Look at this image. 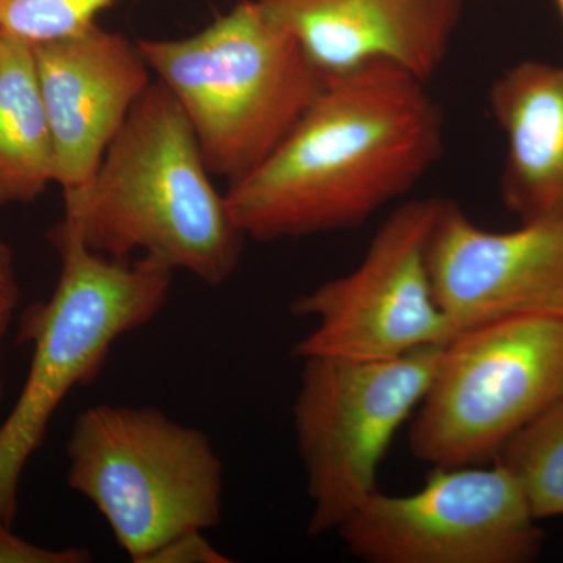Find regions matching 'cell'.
Segmentation results:
<instances>
[{
	"instance_id": "1",
	"label": "cell",
	"mask_w": 563,
	"mask_h": 563,
	"mask_svg": "<svg viewBox=\"0 0 563 563\" xmlns=\"http://www.w3.org/2000/svg\"><path fill=\"white\" fill-rule=\"evenodd\" d=\"M443 146L442 109L426 81L374 63L325 79L287 139L225 199L255 242L350 231L412 190Z\"/></svg>"
},
{
	"instance_id": "2",
	"label": "cell",
	"mask_w": 563,
	"mask_h": 563,
	"mask_svg": "<svg viewBox=\"0 0 563 563\" xmlns=\"http://www.w3.org/2000/svg\"><path fill=\"white\" fill-rule=\"evenodd\" d=\"M210 176L187 114L152 80L90 184L63 195L62 222L106 257L141 252L217 287L239 268L246 236Z\"/></svg>"
},
{
	"instance_id": "3",
	"label": "cell",
	"mask_w": 563,
	"mask_h": 563,
	"mask_svg": "<svg viewBox=\"0 0 563 563\" xmlns=\"http://www.w3.org/2000/svg\"><path fill=\"white\" fill-rule=\"evenodd\" d=\"M139 46L187 114L207 168L229 185L277 150L324 85L257 0H240L196 35Z\"/></svg>"
},
{
	"instance_id": "4",
	"label": "cell",
	"mask_w": 563,
	"mask_h": 563,
	"mask_svg": "<svg viewBox=\"0 0 563 563\" xmlns=\"http://www.w3.org/2000/svg\"><path fill=\"white\" fill-rule=\"evenodd\" d=\"M47 239L60 258L57 287L21 317L18 343L32 344L27 379L0 426V521L13 525L29 459L73 388L101 374L118 339L154 320L168 301L173 272L154 258L117 261L85 246L58 222Z\"/></svg>"
},
{
	"instance_id": "5",
	"label": "cell",
	"mask_w": 563,
	"mask_h": 563,
	"mask_svg": "<svg viewBox=\"0 0 563 563\" xmlns=\"http://www.w3.org/2000/svg\"><path fill=\"white\" fill-rule=\"evenodd\" d=\"M68 485L106 518L132 562L221 521L222 462L209 437L155 407H88L66 443Z\"/></svg>"
},
{
	"instance_id": "6",
	"label": "cell",
	"mask_w": 563,
	"mask_h": 563,
	"mask_svg": "<svg viewBox=\"0 0 563 563\" xmlns=\"http://www.w3.org/2000/svg\"><path fill=\"white\" fill-rule=\"evenodd\" d=\"M563 399V318L523 317L462 329L415 412L409 448L433 466L484 465Z\"/></svg>"
},
{
	"instance_id": "7",
	"label": "cell",
	"mask_w": 563,
	"mask_h": 563,
	"mask_svg": "<svg viewBox=\"0 0 563 563\" xmlns=\"http://www.w3.org/2000/svg\"><path fill=\"white\" fill-rule=\"evenodd\" d=\"M444 346L380 361L301 358L292 424L312 504L310 536L339 531L377 490L380 463L431 388Z\"/></svg>"
},
{
	"instance_id": "8",
	"label": "cell",
	"mask_w": 563,
	"mask_h": 563,
	"mask_svg": "<svg viewBox=\"0 0 563 563\" xmlns=\"http://www.w3.org/2000/svg\"><path fill=\"white\" fill-rule=\"evenodd\" d=\"M442 202H404L352 272L291 303L296 318L314 320L313 331L295 344V357L380 361L443 346L461 332L437 301L429 269V242Z\"/></svg>"
},
{
	"instance_id": "9",
	"label": "cell",
	"mask_w": 563,
	"mask_h": 563,
	"mask_svg": "<svg viewBox=\"0 0 563 563\" xmlns=\"http://www.w3.org/2000/svg\"><path fill=\"white\" fill-rule=\"evenodd\" d=\"M509 470L433 466L409 495L377 488L336 531L369 563H529L544 533Z\"/></svg>"
},
{
	"instance_id": "10",
	"label": "cell",
	"mask_w": 563,
	"mask_h": 563,
	"mask_svg": "<svg viewBox=\"0 0 563 563\" xmlns=\"http://www.w3.org/2000/svg\"><path fill=\"white\" fill-rule=\"evenodd\" d=\"M433 291L459 329L563 318V213L487 231L443 201L429 242Z\"/></svg>"
},
{
	"instance_id": "11",
	"label": "cell",
	"mask_w": 563,
	"mask_h": 563,
	"mask_svg": "<svg viewBox=\"0 0 563 563\" xmlns=\"http://www.w3.org/2000/svg\"><path fill=\"white\" fill-rule=\"evenodd\" d=\"M63 195L90 184L103 155L154 76L139 46L90 25L33 46Z\"/></svg>"
},
{
	"instance_id": "12",
	"label": "cell",
	"mask_w": 563,
	"mask_h": 563,
	"mask_svg": "<svg viewBox=\"0 0 563 563\" xmlns=\"http://www.w3.org/2000/svg\"><path fill=\"white\" fill-rule=\"evenodd\" d=\"M322 79L374 63L428 81L448 54L463 0H257Z\"/></svg>"
},
{
	"instance_id": "13",
	"label": "cell",
	"mask_w": 563,
	"mask_h": 563,
	"mask_svg": "<svg viewBox=\"0 0 563 563\" xmlns=\"http://www.w3.org/2000/svg\"><path fill=\"white\" fill-rule=\"evenodd\" d=\"M488 102L506 136L507 209L521 222L563 213V65L518 63L493 81Z\"/></svg>"
},
{
	"instance_id": "14",
	"label": "cell",
	"mask_w": 563,
	"mask_h": 563,
	"mask_svg": "<svg viewBox=\"0 0 563 563\" xmlns=\"http://www.w3.org/2000/svg\"><path fill=\"white\" fill-rule=\"evenodd\" d=\"M57 176L33 44L0 35V207L31 203Z\"/></svg>"
},
{
	"instance_id": "15",
	"label": "cell",
	"mask_w": 563,
	"mask_h": 563,
	"mask_svg": "<svg viewBox=\"0 0 563 563\" xmlns=\"http://www.w3.org/2000/svg\"><path fill=\"white\" fill-rule=\"evenodd\" d=\"M495 461L520 485L537 521L563 517V399L515 433Z\"/></svg>"
},
{
	"instance_id": "16",
	"label": "cell",
	"mask_w": 563,
	"mask_h": 563,
	"mask_svg": "<svg viewBox=\"0 0 563 563\" xmlns=\"http://www.w3.org/2000/svg\"><path fill=\"white\" fill-rule=\"evenodd\" d=\"M117 0H0V29L40 44L77 35Z\"/></svg>"
},
{
	"instance_id": "17",
	"label": "cell",
	"mask_w": 563,
	"mask_h": 563,
	"mask_svg": "<svg viewBox=\"0 0 563 563\" xmlns=\"http://www.w3.org/2000/svg\"><path fill=\"white\" fill-rule=\"evenodd\" d=\"M91 561L90 551L84 548L52 550L27 542L11 532V526L0 521V563H85Z\"/></svg>"
},
{
	"instance_id": "18",
	"label": "cell",
	"mask_w": 563,
	"mask_h": 563,
	"mask_svg": "<svg viewBox=\"0 0 563 563\" xmlns=\"http://www.w3.org/2000/svg\"><path fill=\"white\" fill-rule=\"evenodd\" d=\"M231 559L221 554L202 532L181 533L158 548L144 563H228Z\"/></svg>"
},
{
	"instance_id": "19",
	"label": "cell",
	"mask_w": 563,
	"mask_h": 563,
	"mask_svg": "<svg viewBox=\"0 0 563 563\" xmlns=\"http://www.w3.org/2000/svg\"><path fill=\"white\" fill-rule=\"evenodd\" d=\"M0 299L14 306L20 301V284L14 269L13 252L2 242H0Z\"/></svg>"
},
{
	"instance_id": "20",
	"label": "cell",
	"mask_w": 563,
	"mask_h": 563,
	"mask_svg": "<svg viewBox=\"0 0 563 563\" xmlns=\"http://www.w3.org/2000/svg\"><path fill=\"white\" fill-rule=\"evenodd\" d=\"M16 306L11 302L2 301L0 299V402L3 399V376H2V350L3 342H5L7 333H9L11 320H13V312Z\"/></svg>"
},
{
	"instance_id": "21",
	"label": "cell",
	"mask_w": 563,
	"mask_h": 563,
	"mask_svg": "<svg viewBox=\"0 0 563 563\" xmlns=\"http://www.w3.org/2000/svg\"><path fill=\"white\" fill-rule=\"evenodd\" d=\"M558 2L559 11H561L562 24H563V0H555Z\"/></svg>"
},
{
	"instance_id": "22",
	"label": "cell",
	"mask_w": 563,
	"mask_h": 563,
	"mask_svg": "<svg viewBox=\"0 0 563 563\" xmlns=\"http://www.w3.org/2000/svg\"><path fill=\"white\" fill-rule=\"evenodd\" d=\"M0 35H2V29H0Z\"/></svg>"
}]
</instances>
